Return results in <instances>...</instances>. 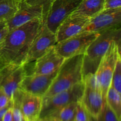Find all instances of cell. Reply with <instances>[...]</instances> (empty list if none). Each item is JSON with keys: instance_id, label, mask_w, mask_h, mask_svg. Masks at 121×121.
Segmentation results:
<instances>
[{"instance_id": "6da1fadb", "label": "cell", "mask_w": 121, "mask_h": 121, "mask_svg": "<svg viewBox=\"0 0 121 121\" xmlns=\"http://www.w3.org/2000/svg\"><path fill=\"white\" fill-rule=\"evenodd\" d=\"M43 23L41 19H34L8 31L0 43V69L10 64L22 65L32 41Z\"/></svg>"}, {"instance_id": "7a4b0ae2", "label": "cell", "mask_w": 121, "mask_h": 121, "mask_svg": "<svg viewBox=\"0 0 121 121\" xmlns=\"http://www.w3.org/2000/svg\"><path fill=\"white\" fill-rule=\"evenodd\" d=\"M121 27L101 32L83 54V78L89 73L95 74L100 61L113 43H121Z\"/></svg>"}, {"instance_id": "3957f363", "label": "cell", "mask_w": 121, "mask_h": 121, "mask_svg": "<svg viewBox=\"0 0 121 121\" xmlns=\"http://www.w3.org/2000/svg\"><path fill=\"white\" fill-rule=\"evenodd\" d=\"M83 54L65 59L43 98H50L83 82Z\"/></svg>"}, {"instance_id": "277c9868", "label": "cell", "mask_w": 121, "mask_h": 121, "mask_svg": "<svg viewBox=\"0 0 121 121\" xmlns=\"http://www.w3.org/2000/svg\"><path fill=\"white\" fill-rule=\"evenodd\" d=\"M84 90L85 85L81 82L50 98H43L42 108L39 119L53 115L71 102L79 101Z\"/></svg>"}, {"instance_id": "5b68a950", "label": "cell", "mask_w": 121, "mask_h": 121, "mask_svg": "<svg viewBox=\"0 0 121 121\" xmlns=\"http://www.w3.org/2000/svg\"><path fill=\"white\" fill-rule=\"evenodd\" d=\"M121 54V43L114 42L100 61L96 72L97 80L100 86L104 104L106 102V95L111 85L112 76L117 58Z\"/></svg>"}, {"instance_id": "8992f818", "label": "cell", "mask_w": 121, "mask_h": 121, "mask_svg": "<svg viewBox=\"0 0 121 121\" xmlns=\"http://www.w3.org/2000/svg\"><path fill=\"white\" fill-rule=\"evenodd\" d=\"M100 33L81 32L72 37L57 43L54 48L57 53L65 59L84 54L89 46Z\"/></svg>"}, {"instance_id": "52a82bcc", "label": "cell", "mask_w": 121, "mask_h": 121, "mask_svg": "<svg viewBox=\"0 0 121 121\" xmlns=\"http://www.w3.org/2000/svg\"><path fill=\"white\" fill-rule=\"evenodd\" d=\"M82 0H53L43 24L55 33L61 22L76 10Z\"/></svg>"}, {"instance_id": "ba28073f", "label": "cell", "mask_w": 121, "mask_h": 121, "mask_svg": "<svg viewBox=\"0 0 121 121\" xmlns=\"http://www.w3.org/2000/svg\"><path fill=\"white\" fill-rule=\"evenodd\" d=\"M57 43L55 33L50 30L43 23L30 45L22 65H27L35 61Z\"/></svg>"}, {"instance_id": "9c48e42d", "label": "cell", "mask_w": 121, "mask_h": 121, "mask_svg": "<svg viewBox=\"0 0 121 121\" xmlns=\"http://www.w3.org/2000/svg\"><path fill=\"white\" fill-rule=\"evenodd\" d=\"M121 7L103 9L90 19L82 32L101 33L104 31L121 27Z\"/></svg>"}, {"instance_id": "30bf717a", "label": "cell", "mask_w": 121, "mask_h": 121, "mask_svg": "<svg viewBox=\"0 0 121 121\" xmlns=\"http://www.w3.org/2000/svg\"><path fill=\"white\" fill-rule=\"evenodd\" d=\"M41 19L44 21L45 14L41 5H31L24 1H20L19 7L14 16L6 22L8 31H11L34 19Z\"/></svg>"}, {"instance_id": "8fae6325", "label": "cell", "mask_w": 121, "mask_h": 121, "mask_svg": "<svg viewBox=\"0 0 121 121\" xmlns=\"http://www.w3.org/2000/svg\"><path fill=\"white\" fill-rule=\"evenodd\" d=\"M57 71L48 75L27 74L22 79L19 89L24 92L43 97L48 91Z\"/></svg>"}, {"instance_id": "7c38bea8", "label": "cell", "mask_w": 121, "mask_h": 121, "mask_svg": "<svg viewBox=\"0 0 121 121\" xmlns=\"http://www.w3.org/2000/svg\"><path fill=\"white\" fill-rule=\"evenodd\" d=\"M90 19L86 17L71 14L57 28L55 32L57 43L81 33Z\"/></svg>"}, {"instance_id": "4fadbf2b", "label": "cell", "mask_w": 121, "mask_h": 121, "mask_svg": "<svg viewBox=\"0 0 121 121\" xmlns=\"http://www.w3.org/2000/svg\"><path fill=\"white\" fill-rule=\"evenodd\" d=\"M65 59L57 53L53 46L35 60L32 73L44 75L52 74L59 70Z\"/></svg>"}, {"instance_id": "5bb4252c", "label": "cell", "mask_w": 121, "mask_h": 121, "mask_svg": "<svg viewBox=\"0 0 121 121\" xmlns=\"http://www.w3.org/2000/svg\"><path fill=\"white\" fill-rule=\"evenodd\" d=\"M79 101L91 117L98 121L106 105L103 100L101 91L85 86L83 94Z\"/></svg>"}, {"instance_id": "9a60e30c", "label": "cell", "mask_w": 121, "mask_h": 121, "mask_svg": "<svg viewBox=\"0 0 121 121\" xmlns=\"http://www.w3.org/2000/svg\"><path fill=\"white\" fill-rule=\"evenodd\" d=\"M42 101L43 97L22 92L20 107L25 121L39 120L42 108Z\"/></svg>"}, {"instance_id": "2e32d148", "label": "cell", "mask_w": 121, "mask_h": 121, "mask_svg": "<svg viewBox=\"0 0 121 121\" xmlns=\"http://www.w3.org/2000/svg\"><path fill=\"white\" fill-rule=\"evenodd\" d=\"M26 74V65H19L2 81L0 87L10 100H12L14 92L19 89L20 84Z\"/></svg>"}, {"instance_id": "e0dca14e", "label": "cell", "mask_w": 121, "mask_h": 121, "mask_svg": "<svg viewBox=\"0 0 121 121\" xmlns=\"http://www.w3.org/2000/svg\"><path fill=\"white\" fill-rule=\"evenodd\" d=\"M105 0H82L72 14L91 18L104 9Z\"/></svg>"}, {"instance_id": "ac0fdd59", "label": "cell", "mask_w": 121, "mask_h": 121, "mask_svg": "<svg viewBox=\"0 0 121 121\" xmlns=\"http://www.w3.org/2000/svg\"><path fill=\"white\" fill-rule=\"evenodd\" d=\"M121 93L110 86L106 95V104L113 111L119 121L121 119Z\"/></svg>"}, {"instance_id": "d6986e66", "label": "cell", "mask_w": 121, "mask_h": 121, "mask_svg": "<svg viewBox=\"0 0 121 121\" xmlns=\"http://www.w3.org/2000/svg\"><path fill=\"white\" fill-rule=\"evenodd\" d=\"M19 0H11L0 2V21H5L11 18L19 7Z\"/></svg>"}, {"instance_id": "ffe728a7", "label": "cell", "mask_w": 121, "mask_h": 121, "mask_svg": "<svg viewBox=\"0 0 121 121\" xmlns=\"http://www.w3.org/2000/svg\"><path fill=\"white\" fill-rule=\"evenodd\" d=\"M78 102H73L51 116L57 117L60 121H74Z\"/></svg>"}, {"instance_id": "44dd1931", "label": "cell", "mask_w": 121, "mask_h": 121, "mask_svg": "<svg viewBox=\"0 0 121 121\" xmlns=\"http://www.w3.org/2000/svg\"><path fill=\"white\" fill-rule=\"evenodd\" d=\"M115 89L121 93V54L117 58L112 76L111 85Z\"/></svg>"}, {"instance_id": "7402d4cb", "label": "cell", "mask_w": 121, "mask_h": 121, "mask_svg": "<svg viewBox=\"0 0 121 121\" xmlns=\"http://www.w3.org/2000/svg\"><path fill=\"white\" fill-rule=\"evenodd\" d=\"M74 121H96L91 117L80 101L78 102Z\"/></svg>"}, {"instance_id": "603a6c76", "label": "cell", "mask_w": 121, "mask_h": 121, "mask_svg": "<svg viewBox=\"0 0 121 121\" xmlns=\"http://www.w3.org/2000/svg\"><path fill=\"white\" fill-rule=\"evenodd\" d=\"M83 82L85 86L89 87L95 89H99L100 91V86L95 74L89 73L86 74L83 78Z\"/></svg>"}, {"instance_id": "cb8c5ba5", "label": "cell", "mask_w": 121, "mask_h": 121, "mask_svg": "<svg viewBox=\"0 0 121 121\" xmlns=\"http://www.w3.org/2000/svg\"><path fill=\"white\" fill-rule=\"evenodd\" d=\"M98 121H119L113 111L106 104L100 118Z\"/></svg>"}, {"instance_id": "d4e9b609", "label": "cell", "mask_w": 121, "mask_h": 121, "mask_svg": "<svg viewBox=\"0 0 121 121\" xmlns=\"http://www.w3.org/2000/svg\"><path fill=\"white\" fill-rule=\"evenodd\" d=\"M53 0H24V1L31 5H41L43 7L44 11L45 18L47 11L49 9L50 5ZM45 19V18H44Z\"/></svg>"}, {"instance_id": "484cf974", "label": "cell", "mask_w": 121, "mask_h": 121, "mask_svg": "<svg viewBox=\"0 0 121 121\" xmlns=\"http://www.w3.org/2000/svg\"><path fill=\"white\" fill-rule=\"evenodd\" d=\"M121 0H105L104 9H115L121 8Z\"/></svg>"}, {"instance_id": "4316f807", "label": "cell", "mask_w": 121, "mask_h": 121, "mask_svg": "<svg viewBox=\"0 0 121 121\" xmlns=\"http://www.w3.org/2000/svg\"><path fill=\"white\" fill-rule=\"evenodd\" d=\"M11 100L6 95L2 89L0 87V109L7 106Z\"/></svg>"}, {"instance_id": "83f0119b", "label": "cell", "mask_w": 121, "mask_h": 121, "mask_svg": "<svg viewBox=\"0 0 121 121\" xmlns=\"http://www.w3.org/2000/svg\"><path fill=\"white\" fill-rule=\"evenodd\" d=\"M10 107L5 113L4 115L3 118L2 119V121H13V108Z\"/></svg>"}, {"instance_id": "f1b7e54d", "label": "cell", "mask_w": 121, "mask_h": 121, "mask_svg": "<svg viewBox=\"0 0 121 121\" xmlns=\"http://www.w3.org/2000/svg\"><path fill=\"white\" fill-rule=\"evenodd\" d=\"M12 106H13V102H12V100H11V101L9 102V104H8L7 106H5V107L2 108L0 109V120H1V119H2L4 115V114L5 113V112L7 111V110H8L9 108L11 107Z\"/></svg>"}, {"instance_id": "f546056e", "label": "cell", "mask_w": 121, "mask_h": 121, "mask_svg": "<svg viewBox=\"0 0 121 121\" xmlns=\"http://www.w3.org/2000/svg\"><path fill=\"white\" fill-rule=\"evenodd\" d=\"M37 121H60L54 116H48L43 118H40Z\"/></svg>"}, {"instance_id": "4dcf8cb0", "label": "cell", "mask_w": 121, "mask_h": 121, "mask_svg": "<svg viewBox=\"0 0 121 121\" xmlns=\"http://www.w3.org/2000/svg\"><path fill=\"white\" fill-rule=\"evenodd\" d=\"M8 33V30L6 26L4 28L0 30V43L2 42V41L3 40V39H4V37L6 36V35H7Z\"/></svg>"}, {"instance_id": "1f68e13d", "label": "cell", "mask_w": 121, "mask_h": 121, "mask_svg": "<svg viewBox=\"0 0 121 121\" xmlns=\"http://www.w3.org/2000/svg\"><path fill=\"white\" fill-rule=\"evenodd\" d=\"M6 26L5 21H0V30Z\"/></svg>"}, {"instance_id": "d6a6232c", "label": "cell", "mask_w": 121, "mask_h": 121, "mask_svg": "<svg viewBox=\"0 0 121 121\" xmlns=\"http://www.w3.org/2000/svg\"><path fill=\"white\" fill-rule=\"evenodd\" d=\"M11 1V0H0V2H2V1Z\"/></svg>"}, {"instance_id": "836d02e7", "label": "cell", "mask_w": 121, "mask_h": 121, "mask_svg": "<svg viewBox=\"0 0 121 121\" xmlns=\"http://www.w3.org/2000/svg\"><path fill=\"white\" fill-rule=\"evenodd\" d=\"M19 1H24V0H19Z\"/></svg>"}, {"instance_id": "e575fe53", "label": "cell", "mask_w": 121, "mask_h": 121, "mask_svg": "<svg viewBox=\"0 0 121 121\" xmlns=\"http://www.w3.org/2000/svg\"><path fill=\"white\" fill-rule=\"evenodd\" d=\"M0 121H2V119H1V120H0Z\"/></svg>"}]
</instances>
